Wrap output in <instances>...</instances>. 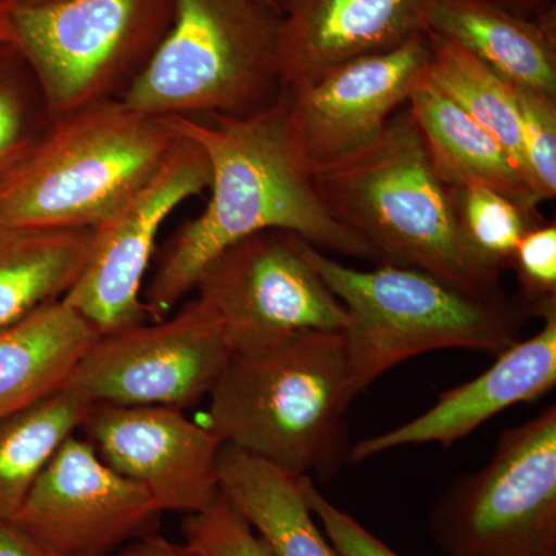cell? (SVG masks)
I'll use <instances>...</instances> for the list:
<instances>
[{
  "label": "cell",
  "mask_w": 556,
  "mask_h": 556,
  "mask_svg": "<svg viewBox=\"0 0 556 556\" xmlns=\"http://www.w3.org/2000/svg\"><path fill=\"white\" fill-rule=\"evenodd\" d=\"M170 119L178 134L206 152L211 199L170 237L144 285L150 320L169 317L215 255L262 230H285L318 251L379 262L321 203L283 91L249 115Z\"/></svg>",
  "instance_id": "6da1fadb"
},
{
  "label": "cell",
  "mask_w": 556,
  "mask_h": 556,
  "mask_svg": "<svg viewBox=\"0 0 556 556\" xmlns=\"http://www.w3.org/2000/svg\"><path fill=\"white\" fill-rule=\"evenodd\" d=\"M313 179L329 214L379 263L424 270L473 298L506 295V268L468 241L452 188L434 170L408 109L364 148L313 167Z\"/></svg>",
  "instance_id": "7a4b0ae2"
},
{
  "label": "cell",
  "mask_w": 556,
  "mask_h": 556,
  "mask_svg": "<svg viewBox=\"0 0 556 556\" xmlns=\"http://www.w3.org/2000/svg\"><path fill=\"white\" fill-rule=\"evenodd\" d=\"M351 404L343 331L308 332L230 358L208 394L207 427L292 477L327 482L348 463Z\"/></svg>",
  "instance_id": "3957f363"
},
{
  "label": "cell",
  "mask_w": 556,
  "mask_h": 556,
  "mask_svg": "<svg viewBox=\"0 0 556 556\" xmlns=\"http://www.w3.org/2000/svg\"><path fill=\"white\" fill-rule=\"evenodd\" d=\"M303 249L346 309L353 402L388 369L419 354L456 348L496 357L521 340L533 317L521 299L473 298L424 270L390 263L354 269L306 241Z\"/></svg>",
  "instance_id": "277c9868"
},
{
  "label": "cell",
  "mask_w": 556,
  "mask_h": 556,
  "mask_svg": "<svg viewBox=\"0 0 556 556\" xmlns=\"http://www.w3.org/2000/svg\"><path fill=\"white\" fill-rule=\"evenodd\" d=\"M178 139L170 118L119 100L53 121L0 185V226L94 229L160 170Z\"/></svg>",
  "instance_id": "5b68a950"
},
{
  "label": "cell",
  "mask_w": 556,
  "mask_h": 556,
  "mask_svg": "<svg viewBox=\"0 0 556 556\" xmlns=\"http://www.w3.org/2000/svg\"><path fill=\"white\" fill-rule=\"evenodd\" d=\"M280 24L265 0H175L169 30L118 100L156 118L268 108L281 90Z\"/></svg>",
  "instance_id": "8992f818"
},
{
  "label": "cell",
  "mask_w": 556,
  "mask_h": 556,
  "mask_svg": "<svg viewBox=\"0 0 556 556\" xmlns=\"http://www.w3.org/2000/svg\"><path fill=\"white\" fill-rule=\"evenodd\" d=\"M175 0H61L9 9L11 40L51 123L118 100L169 30Z\"/></svg>",
  "instance_id": "52a82bcc"
},
{
  "label": "cell",
  "mask_w": 556,
  "mask_h": 556,
  "mask_svg": "<svg viewBox=\"0 0 556 556\" xmlns=\"http://www.w3.org/2000/svg\"><path fill=\"white\" fill-rule=\"evenodd\" d=\"M430 530L445 556H556V407L507 428L492 459L442 493Z\"/></svg>",
  "instance_id": "ba28073f"
},
{
  "label": "cell",
  "mask_w": 556,
  "mask_h": 556,
  "mask_svg": "<svg viewBox=\"0 0 556 556\" xmlns=\"http://www.w3.org/2000/svg\"><path fill=\"white\" fill-rule=\"evenodd\" d=\"M303 239L262 230L201 270L193 291L217 314L233 356H257L308 332L343 331L345 306L311 265Z\"/></svg>",
  "instance_id": "9c48e42d"
},
{
  "label": "cell",
  "mask_w": 556,
  "mask_h": 556,
  "mask_svg": "<svg viewBox=\"0 0 556 556\" xmlns=\"http://www.w3.org/2000/svg\"><path fill=\"white\" fill-rule=\"evenodd\" d=\"M232 357L217 314L195 298L163 320L101 334L65 387L90 405L185 409L211 394Z\"/></svg>",
  "instance_id": "30bf717a"
},
{
  "label": "cell",
  "mask_w": 556,
  "mask_h": 556,
  "mask_svg": "<svg viewBox=\"0 0 556 556\" xmlns=\"http://www.w3.org/2000/svg\"><path fill=\"white\" fill-rule=\"evenodd\" d=\"M211 178L206 152L179 134L160 170L93 229L89 262L62 302L100 334L150 320L142 291L161 226Z\"/></svg>",
  "instance_id": "8fae6325"
},
{
  "label": "cell",
  "mask_w": 556,
  "mask_h": 556,
  "mask_svg": "<svg viewBox=\"0 0 556 556\" xmlns=\"http://www.w3.org/2000/svg\"><path fill=\"white\" fill-rule=\"evenodd\" d=\"M156 501L110 468L86 439L70 437L9 522L73 556H112L152 533Z\"/></svg>",
  "instance_id": "7c38bea8"
},
{
  "label": "cell",
  "mask_w": 556,
  "mask_h": 556,
  "mask_svg": "<svg viewBox=\"0 0 556 556\" xmlns=\"http://www.w3.org/2000/svg\"><path fill=\"white\" fill-rule=\"evenodd\" d=\"M430 62V35L424 31L396 49L343 62L281 89L311 167L343 159L378 138L427 79Z\"/></svg>",
  "instance_id": "4fadbf2b"
},
{
  "label": "cell",
  "mask_w": 556,
  "mask_h": 556,
  "mask_svg": "<svg viewBox=\"0 0 556 556\" xmlns=\"http://www.w3.org/2000/svg\"><path fill=\"white\" fill-rule=\"evenodd\" d=\"M79 430L110 468L141 485L163 511L200 514L222 493L223 441L185 409L91 405Z\"/></svg>",
  "instance_id": "5bb4252c"
},
{
  "label": "cell",
  "mask_w": 556,
  "mask_h": 556,
  "mask_svg": "<svg viewBox=\"0 0 556 556\" xmlns=\"http://www.w3.org/2000/svg\"><path fill=\"white\" fill-rule=\"evenodd\" d=\"M535 336L497 354L481 376L452 388L437 404L404 426L351 445L348 463H362L388 450L441 444L450 448L507 408L535 402L556 386V306L544 311Z\"/></svg>",
  "instance_id": "9a60e30c"
},
{
  "label": "cell",
  "mask_w": 556,
  "mask_h": 556,
  "mask_svg": "<svg viewBox=\"0 0 556 556\" xmlns=\"http://www.w3.org/2000/svg\"><path fill=\"white\" fill-rule=\"evenodd\" d=\"M431 0H277L281 89L428 31Z\"/></svg>",
  "instance_id": "2e32d148"
},
{
  "label": "cell",
  "mask_w": 556,
  "mask_h": 556,
  "mask_svg": "<svg viewBox=\"0 0 556 556\" xmlns=\"http://www.w3.org/2000/svg\"><path fill=\"white\" fill-rule=\"evenodd\" d=\"M427 27L508 86L556 98V13L525 17L484 0H431Z\"/></svg>",
  "instance_id": "e0dca14e"
},
{
  "label": "cell",
  "mask_w": 556,
  "mask_h": 556,
  "mask_svg": "<svg viewBox=\"0 0 556 556\" xmlns=\"http://www.w3.org/2000/svg\"><path fill=\"white\" fill-rule=\"evenodd\" d=\"M407 109L445 185L484 186L515 201L527 214L540 217L536 208L541 201L507 150L428 76L409 97Z\"/></svg>",
  "instance_id": "ac0fdd59"
},
{
  "label": "cell",
  "mask_w": 556,
  "mask_h": 556,
  "mask_svg": "<svg viewBox=\"0 0 556 556\" xmlns=\"http://www.w3.org/2000/svg\"><path fill=\"white\" fill-rule=\"evenodd\" d=\"M100 336L62 300L0 329V419L64 388Z\"/></svg>",
  "instance_id": "d6986e66"
},
{
  "label": "cell",
  "mask_w": 556,
  "mask_h": 556,
  "mask_svg": "<svg viewBox=\"0 0 556 556\" xmlns=\"http://www.w3.org/2000/svg\"><path fill=\"white\" fill-rule=\"evenodd\" d=\"M219 490L265 540L274 556H340L316 525L300 478L223 444Z\"/></svg>",
  "instance_id": "ffe728a7"
},
{
  "label": "cell",
  "mask_w": 556,
  "mask_h": 556,
  "mask_svg": "<svg viewBox=\"0 0 556 556\" xmlns=\"http://www.w3.org/2000/svg\"><path fill=\"white\" fill-rule=\"evenodd\" d=\"M93 229L0 226V329L62 300L89 262Z\"/></svg>",
  "instance_id": "44dd1931"
},
{
  "label": "cell",
  "mask_w": 556,
  "mask_h": 556,
  "mask_svg": "<svg viewBox=\"0 0 556 556\" xmlns=\"http://www.w3.org/2000/svg\"><path fill=\"white\" fill-rule=\"evenodd\" d=\"M90 407L64 387L0 419V521L16 515L36 479L79 430Z\"/></svg>",
  "instance_id": "7402d4cb"
},
{
  "label": "cell",
  "mask_w": 556,
  "mask_h": 556,
  "mask_svg": "<svg viewBox=\"0 0 556 556\" xmlns=\"http://www.w3.org/2000/svg\"><path fill=\"white\" fill-rule=\"evenodd\" d=\"M428 35L431 43L428 78L470 118L497 139L530 182L519 130L517 102L508 84L497 78L495 73L490 72L484 64L452 40L431 31Z\"/></svg>",
  "instance_id": "603a6c76"
},
{
  "label": "cell",
  "mask_w": 556,
  "mask_h": 556,
  "mask_svg": "<svg viewBox=\"0 0 556 556\" xmlns=\"http://www.w3.org/2000/svg\"><path fill=\"white\" fill-rule=\"evenodd\" d=\"M51 126L38 80L20 47L0 39V185Z\"/></svg>",
  "instance_id": "cb8c5ba5"
},
{
  "label": "cell",
  "mask_w": 556,
  "mask_h": 556,
  "mask_svg": "<svg viewBox=\"0 0 556 556\" xmlns=\"http://www.w3.org/2000/svg\"><path fill=\"white\" fill-rule=\"evenodd\" d=\"M452 188V186H450ZM457 215L468 241L479 254L497 265L510 266L527 230L541 225L515 201L484 186L452 188Z\"/></svg>",
  "instance_id": "d4e9b609"
},
{
  "label": "cell",
  "mask_w": 556,
  "mask_h": 556,
  "mask_svg": "<svg viewBox=\"0 0 556 556\" xmlns=\"http://www.w3.org/2000/svg\"><path fill=\"white\" fill-rule=\"evenodd\" d=\"M510 87L517 102L519 130L527 174L538 199L554 200L556 195V98Z\"/></svg>",
  "instance_id": "484cf974"
},
{
  "label": "cell",
  "mask_w": 556,
  "mask_h": 556,
  "mask_svg": "<svg viewBox=\"0 0 556 556\" xmlns=\"http://www.w3.org/2000/svg\"><path fill=\"white\" fill-rule=\"evenodd\" d=\"M181 530L185 541L214 556H274L265 540L223 493L206 510L188 515Z\"/></svg>",
  "instance_id": "4316f807"
},
{
  "label": "cell",
  "mask_w": 556,
  "mask_h": 556,
  "mask_svg": "<svg viewBox=\"0 0 556 556\" xmlns=\"http://www.w3.org/2000/svg\"><path fill=\"white\" fill-rule=\"evenodd\" d=\"M510 266L517 270L522 302L540 317L556 306V226L538 225L527 230L517 247Z\"/></svg>",
  "instance_id": "83f0119b"
},
{
  "label": "cell",
  "mask_w": 556,
  "mask_h": 556,
  "mask_svg": "<svg viewBox=\"0 0 556 556\" xmlns=\"http://www.w3.org/2000/svg\"><path fill=\"white\" fill-rule=\"evenodd\" d=\"M300 486L311 514L320 522L325 536L340 556H399L356 519L327 500L313 479L300 478Z\"/></svg>",
  "instance_id": "f1b7e54d"
},
{
  "label": "cell",
  "mask_w": 556,
  "mask_h": 556,
  "mask_svg": "<svg viewBox=\"0 0 556 556\" xmlns=\"http://www.w3.org/2000/svg\"><path fill=\"white\" fill-rule=\"evenodd\" d=\"M115 556H214L201 547L193 546L188 541L169 540L156 533L135 540L134 543L127 544L121 548Z\"/></svg>",
  "instance_id": "f546056e"
},
{
  "label": "cell",
  "mask_w": 556,
  "mask_h": 556,
  "mask_svg": "<svg viewBox=\"0 0 556 556\" xmlns=\"http://www.w3.org/2000/svg\"><path fill=\"white\" fill-rule=\"evenodd\" d=\"M0 556H73L46 546L9 521H0Z\"/></svg>",
  "instance_id": "4dcf8cb0"
},
{
  "label": "cell",
  "mask_w": 556,
  "mask_h": 556,
  "mask_svg": "<svg viewBox=\"0 0 556 556\" xmlns=\"http://www.w3.org/2000/svg\"><path fill=\"white\" fill-rule=\"evenodd\" d=\"M525 17H543L556 13L554 0H484Z\"/></svg>",
  "instance_id": "1f68e13d"
},
{
  "label": "cell",
  "mask_w": 556,
  "mask_h": 556,
  "mask_svg": "<svg viewBox=\"0 0 556 556\" xmlns=\"http://www.w3.org/2000/svg\"><path fill=\"white\" fill-rule=\"evenodd\" d=\"M10 3L0 0V39H11L9 27Z\"/></svg>",
  "instance_id": "d6a6232c"
},
{
  "label": "cell",
  "mask_w": 556,
  "mask_h": 556,
  "mask_svg": "<svg viewBox=\"0 0 556 556\" xmlns=\"http://www.w3.org/2000/svg\"><path fill=\"white\" fill-rule=\"evenodd\" d=\"M13 7H40L49 3L61 2V0H5Z\"/></svg>",
  "instance_id": "836d02e7"
},
{
  "label": "cell",
  "mask_w": 556,
  "mask_h": 556,
  "mask_svg": "<svg viewBox=\"0 0 556 556\" xmlns=\"http://www.w3.org/2000/svg\"><path fill=\"white\" fill-rule=\"evenodd\" d=\"M265 2H268L269 5L276 7V9H278L277 0H265ZM278 10H280V9H278Z\"/></svg>",
  "instance_id": "e575fe53"
}]
</instances>
